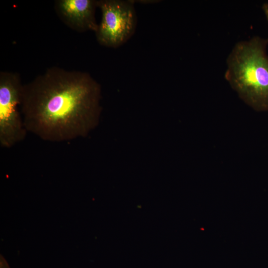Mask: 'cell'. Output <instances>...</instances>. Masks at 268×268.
Segmentation results:
<instances>
[{"mask_svg":"<svg viewBox=\"0 0 268 268\" xmlns=\"http://www.w3.org/2000/svg\"><path fill=\"white\" fill-rule=\"evenodd\" d=\"M101 88L89 73L53 67L23 84L25 128L52 142L85 137L98 125Z\"/></svg>","mask_w":268,"mask_h":268,"instance_id":"obj_1","label":"cell"},{"mask_svg":"<svg viewBox=\"0 0 268 268\" xmlns=\"http://www.w3.org/2000/svg\"><path fill=\"white\" fill-rule=\"evenodd\" d=\"M268 39L237 42L226 59L224 77L239 97L257 111L268 110Z\"/></svg>","mask_w":268,"mask_h":268,"instance_id":"obj_2","label":"cell"},{"mask_svg":"<svg viewBox=\"0 0 268 268\" xmlns=\"http://www.w3.org/2000/svg\"><path fill=\"white\" fill-rule=\"evenodd\" d=\"M22 84L17 73H0V145L9 148L26 137L20 109Z\"/></svg>","mask_w":268,"mask_h":268,"instance_id":"obj_3","label":"cell"},{"mask_svg":"<svg viewBox=\"0 0 268 268\" xmlns=\"http://www.w3.org/2000/svg\"><path fill=\"white\" fill-rule=\"evenodd\" d=\"M134 0H98L101 20L96 31L98 42L102 45L117 48L134 34L137 23Z\"/></svg>","mask_w":268,"mask_h":268,"instance_id":"obj_4","label":"cell"},{"mask_svg":"<svg viewBox=\"0 0 268 268\" xmlns=\"http://www.w3.org/2000/svg\"><path fill=\"white\" fill-rule=\"evenodd\" d=\"M98 0H59L56 9L61 19L72 29L80 32L97 30L95 19Z\"/></svg>","mask_w":268,"mask_h":268,"instance_id":"obj_5","label":"cell"},{"mask_svg":"<svg viewBox=\"0 0 268 268\" xmlns=\"http://www.w3.org/2000/svg\"><path fill=\"white\" fill-rule=\"evenodd\" d=\"M262 9L268 21V2H266L263 4Z\"/></svg>","mask_w":268,"mask_h":268,"instance_id":"obj_6","label":"cell"}]
</instances>
